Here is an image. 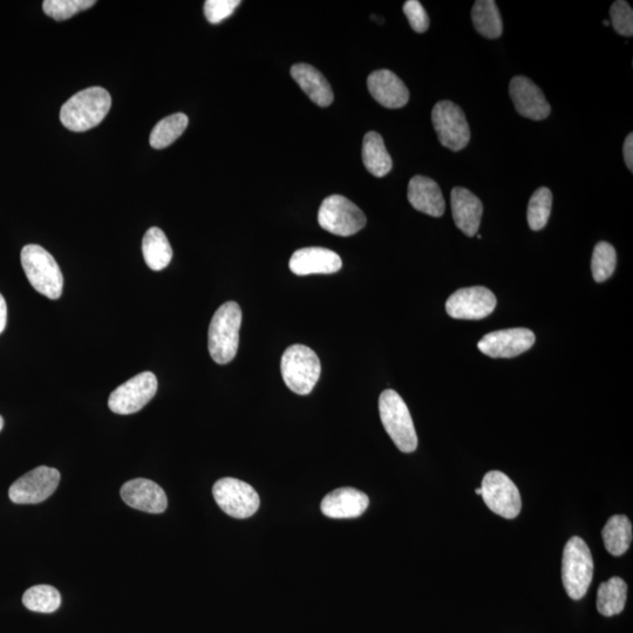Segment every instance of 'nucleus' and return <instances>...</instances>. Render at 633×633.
<instances>
[{"label": "nucleus", "instance_id": "nucleus-1", "mask_svg": "<svg viewBox=\"0 0 633 633\" xmlns=\"http://www.w3.org/2000/svg\"><path fill=\"white\" fill-rule=\"evenodd\" d=\"M111 106V94L105 88H86L73 95L61 107L60 121L72 132H86L101 124Z\"/></svg>", "mask_w": 633, "mask_h": 633}, {"label": "nucleus", "instance_id": "nucleus-2", "mask_svg": "<svg viewBox=\"0 0 633 633\" xmlns=\"http://www.w3.org/2000/svg\"><path fill=\"white\" fill-rule=\"evenodd\" d=\"M242 310L235 302L224 303L211 319L208 333L210 357L216 364L233 362L240 345Z\"/></svg>", "mask_w": 633, "mask_h": 633}, {"label": "nucleus", "instance_id": "nucleus-3", "mask_svg": "<svg viewBox=\"0 0 633 633\" xmlns=\"http://www.w3.org/2000/svg\"><path fill=\"white\" fill-rule=\"evenodd\" d=\"M23 269L33 289L50 299L63 295L64 277L54 257L37 244H29L20 255Z\"/></svg>", "mask_w": 633, "mask_h": 633}, {"label": "nucleus", "instance_id": "nucleus-4", "mask_svg": "<svg viewBox=\"0 0 633 633\" xmlns=\"http://www.w3.org/2000/svg\"><path fill=\"white\" fill-rule=\"evenodd\" d=\"M379 413L387 434L403 453H413L418 447L410 410L396 391L386 390L380 394Z\"/></svg>", "mask_w": 633, "mask_h": 633}, {"label": "nucleus", "instance_id": "nucleus-5", "mask_svg": "<svg viewBox=\"0 0 633 633\" xmlns=\"http://www.w3.org/2000/svg\"><path fill=\"white\" fill-rule=\"evenodd\" d=\"M281 370L285 385L299 396H306L315 389L321 377L322 365L315 351L296 344L285 350Z\"/></svg>", "mask_w": 633, "mask_h": 633}, {"label": "nucleus", "instance_id": "nucleus-6", "mask_svg": "<svg viewBox=\"0 0 633 633\" xmlns=\"http://www.w3.org/2000/svg\"><path fill=\"white\" fill-rule=\"evenodd\" d=\"M594 576V560L588 544L574 536L566 544L562 560V581L571 600H582Z\"/></svg>", "mask_w": 633, "mask_h": 633}, {"label": "nucleus", "instance_id": "nucleus-7", "mask_svg": "<svg viewBox=\"0 0 633 633\" xmlns=\"http://www.w3.org/2000/svg\"><path fill=\"white\" fill-rule=\"evenodd\" d=\"M318 222L324 230L337 236H352L366 226L364 211L342 195L326 197L319 208Z\"/></svg>", "mask_w": 633, "mask_h": 633}, {"label": "nucleus", "instance_id": "nucleus-8", "mask_svg": "<svg viewBox=\"0 0 633 633\" xmlns=\"http://www.w3.org/2000/svg\"><path fill=\"white\" fill-rule=\"evenodd\" d=\"M432 122L440 144L453 152L462 151L471 141L465 112L452 101H440L434 106Z\"/></svg>", "mask_w": 633, "mask_h": 633}, {"label": "nucleus", "instance_id": "nucleus-9", "mask_svg": "<svg viewBox=\"0 0 633 633\" xmlns=\"http://www.w3.org/2000/svg\"><path fill=\"white\" fill-rule=\"evenodd\" d=\"M213 494L217 505L234 519H248L260 508V496L256 490L241 480L221 479L215 483Z\"/></svg>", "mask_w": 633, "mask_h": 633}, {"label": "nucleus", "instance_id": "nucleus-10", "mask_svg": "<svg viewBox=\"0 0 633 633\" xmlns=\"http://www.w3.org/2000/svg\"><path fill=\"white\" fill-rule=\"evenodd\" d=\"M158 392V378L149 371L141 372L115 389L108 407L113 413L127 415L139 412L151 401Z\"/></svg>", "mask_w": 633, "mask_h": 633}, {"label": "nucleus", "instance_id": "nucleus-11", "mask_svg": "<svg viewBox=\"0 0 633 633\" xmlns=\"http://www.w3.org/2000/svg\"><path fill=\"white\" fill-rule=\"evenodd\" d=\"M481 489L483 501L493 513L508 520L515 519L521 513L519 489L506 474L499 471L487 473L482 480Z\"/></svg>", "mask_w": 633, "mask_h": 633}, {"label": "nucleus", "instance_id": "nucleus-12", "mask_svg": "<svg viewBox=\"0 0 633 633\" xmlns=\"http://www.w3.org/2000/svg\"><path fill=\"white\" fill-rule=\"evenodd\" d=\"M60 482L57 469L40 466L19 478L10 487V500L17 505H37L56 492Z\"/></svg>", "mask_w": 633, "mask_h": 633}, {"label": "nucleus", "instance_id": "nucleus-13", "mask_svg": "<svg viewBox=\"0 0 633 633\" xmlns=\"http://www.w3.org/2000/svg\"><path fill=\"white\" fill-rule=\"evenodd\" d=\"M496 303L495 295L487 288H465L448 298L446 311L452 318L476 321L492 315Z\"/></svg>", "mask_w": 633, "mask_h": 633}, {"label": "nucleus", "instance_id": "nucleus-14", "mask_svg": "<svg viewBox=\"0 0 633 633\" xmlns=\"http://www.w3.org/2000/svg\"><path fill=\"white\" fill-rule=\"evenodd\" d=\"M536 337L533 331L523 328L490 332L483 337L479 350L492 358H514L532 349Z\"/></svg>", "mask_w": 633, "mask_h": 633}, {"label": "nucleus", "instance_id": "nucleus-15", "mask_svg": "<svg viewBox=\"0 0 633 633\" xmlns=\"http://www.w3.org/2000/svg\"><path fill=\"white\" fill-rule=\"evenodd\" d=\"M509 94L517 113L522 117L541 121L547 119L551 107L541 88L526 77H515L510 81Z\"/></svg>", "mask_w": 633, "mask_h": 633}, {"label": "nucleus", "instance_id": "nucleus-16", "mask_svg": "<svg viewBox=\"0 0 633 633\" xmlns=\"http://www.w3.org/2000/svg\"><path fill=\"white\" fill-rule=\"evenodd\" d=\"M120 494L127 506L140 510V512L161 514L168 506L165 490L151 480L128 481L122 486Z\"/></svg>", "mask_w": 633, "mask_h": 633}, {"label": "nucleus", "instance_id": "nucleus-17", "mask_svg": "<svg viewBox=\"0 0 633 633\" xmlns=\"http://www.w3.org/2000/svg\"><path fill=\"white\" fill-rule=\"evenodd\" d=\"M289 267L297 276L330 275L343 267L342 258L325 248H303L292 255Z\"/></svg>", "mask_w": 633, "mask_h": 633}, {"label": "nucleus", "instance_id": "nucleus-18", "mask_svg": "<svg viewBox=\"0 0 633 633\" xmlns=\"http://www.w3.org/2000/svg\"><path fill=\"white\" fill-rule=\"evenodd\" d=\"M367 87L374 100L381 106L397 110L407 105L410 91L397 74L389 70H378L370 74Z\"/></svg>", "mask_w": 633, "mask_h": 633}, {"label": "nucleus", "instance_id": "nucleus-19", "mask_svg": "<svg viewBox=\"0 0 633 633\" xmlns=\"http://www.w3.org/2000/svg\"><path fill=\"white\" fill-rule=\"evenodd\" d=\"M369 496L355 488H339L325 496L321 509L330 519H356L369 507Z\"/></svg>", "mask_w": 633, "mask_h": 633}, {"label": "nucleus", "instance_id": "nucleus-20", "mask_svg": "<svg viewBox=\"0 0 633 633\" xmlns=\"http://www.w3.org/2000/svg\"><path fill=\"white\" fill-rule=\"evenodd\" d=\"M451 204L456 227L469 237L478 234L483 213L479 197L466 188L455 187L452 190Z\"/></svg>", "mask_w": 633, "mask_h": 633}, {"label": "nucleus", "instance_id": "nucleus-21", "mask_svg": "<svg viewBox=\"0 0 633 633\" xmlns=\"http://www.w3.org/2000/svg\"><path fill=\"white\" fill-rule=\"evenodd\" d=\"M408 201L414 209L433 217L445 214L446 203L437 182L427 176L417 175L410 181Z\"/></svg>", "mask_w": 633, "mask_h": 633}, {"label": "nucleus", "instance_id": "nucleus-22", "mask_svg": "<svg viewBox=\"0 0 633 633\" xmlns=\"http://www.w3.org/2000/svg\"><path fill=\"white\" fill-rule=\"evenodd\" d=\"M291 76L316 105L328 107L332 104L331 85L317 68L308 64H297L291 67Z\"/></svg>", "mask_w": 633, "mask_h": 633}, {"label": "nucleus", "instance_id": "nucleus-23", "mask_svg": "<svg viewBox=\"0 0 633 633\" xmlns=\"http://www.w3.org/2000/svg\"><path fill=\"white\" fill-rule=\"evenodd\" d=\"M363 162L367 170L376 178H384L393 167V161L387 152L383 136L369 132L363 141Z\"/></svg>", "mask_w": 633, "mask_h": 633}, {"label": "nucleus", "instance_id": "nucleus-24", "mask_svg": "<svg viewBox=\"0 0 633 633\" xmlns=\"http://www.w3.org/2000/svg\"><path fill=\"white\" fill-rule=\"evenodd\" d=\"M142 253L145 261L154 271L166 269L173 258V249L168 238L160 228H151L142 241Z\"/></svg>", "mask_w": 633, "mask_h": 633}, {"label": "nucleus", "instance_id": "nucleus-25", "mask_svg": "<svg viewBox=\"0 0 633 633\" xmlns=\"http://www.w3.org/2000/svg\"><path fill=\"white\" fill-rule=\"evenodd\" d=\"M628 597V585L619 577H612L600 585L597 592V610L604 617L621 614Z\"/></svg>", "mask_w": 633, "mask_h": 633}, {"label": "nucleus", "instance_id": "nucleus-26", "mask_svg": "<svg viewBox=\"0 0 633 633\" xmlns=\"http://www.w3.org/2000/svg\"><path fill=\"white\" fill-rule=\"evenodd\" d=\"M604 546L614 556H622L629 550L632 542V524L628 516L615 515L603 528Z\"/></svg>", "mask_w": 633, "mask_h": 633}, {"label": "nucleus", "instance_id": "nucleus-27", "mask_svg": "<svg viewBox=\"0 0 633 633\" xmlns=\"http://www.w3.org/2000/svg\"><path fill=\"white\" fill-rule=\"evenodd\" d=\"M473 24L481 36L498 39L503 33V23L494 0H478L472 9Z\"/></svg>", "mask_w": 633, "mask_h": 633}, {"label": "nucleus", "instance_id": "nucleus-28", "mask_svg": "<svg viewBox=\"0 0 633 633\" xmlns=\"http://www.w3.org/2000/svg\"><path fill=\"white\" fill-rule=\"evenodd\" d=\"M188 124V117L183 113H176L162 119L153 128L151 138H149L151 146L155 149L169 147L186 131Z\"/></svg>", "mask_w": 633, "mask_h": 633}, {"label": "nucleus", "instance_id": "nucleus-29", "mask_svg": "<svg viewBox=\"0 0 633 633\" xmlns=\"http://www.w3.org/2000/svg\"><path fill=\"white\" fill-rule=\"evenodd\" d=\"M23 604L30 611L52 614L60 608L61 596L59 591L51 585H36V587L26 590Z\"/></svg>", "mask_w": 633, "mask_h": 633}, {"label": "nucleus", "instance_id": "nucleus-30", "mask_svg": "<svg viewBox=\"0 0 633 633\" xmlns=\"http://www.w3.org/2000/svg\"><path fill=\"white\" fill-rule=\"evenodd\" d=\"M553 207V194L547 187L536 190L528 204V224L534 231L542 230L547 226Z\"/></svg>", "mask_w": 633, "mask_h": 633}, {"label": "nucleus", "instance_id": "nucleus-31", "mask_svg": "<svg viewBox=\"0 0 633 633\" xmlns=\"http://www.w3.org/2000/svg\"><path fill=\"white\" fill-rule=\"evenodd\" d=\"M617 264L616 250L608 242H600L592 254V275L597 283L607 281L614 274Z\"/></svg>", "mask_w": 633, "mask_h": 633}, {"label": "nucleus", "instance_id": "nucleus-32", "mask_svg": "<svg viewBox=\"0 0 633 633\" xmlns=\"http://www.w3.org/2000/svg\"><path fill=\"white\" fill-rule=\"evenodd\" d=\"M95 3L97 2L94 0H45L43 9L47 16L63 22L81 11L92 8Z\"/></svg>", "mask_w": 633, "mask_h": 633}, {"label": "nucleus", "instance_id": "nucleus-33", "mask_svg": "<svg viewBox=\"0 0 633 633\" xmlns=\"http://www.w3.org/2000/svg\"><path fill=\"white\" fill-rule=\"evenodd\" d=\"M612 26L623 37L633 36V11L629 3L617 0L610 9Z\"/></svg>", "mask_w": 633, "mask_h": 633}, {"label": "nucleus", "instance_id": "nucleus-34", "mask_svg": "<svg viewBox=\"0 0 633 633\" xmlns=\"http://www.w3.org/2000/svg\"><path fill=\"white\" fill-rule=\"evenodd\" d=\"M241 5L240 0H207L204 3V15L211 24H219L233 15Z\"/></svg>", "mask_w": 633, "mask_h": 633}, {"label": "nucleus", "instance_id": "nucleus-35", "mask_svg": "<svg viewBox=\"0 0 633 633\" xmlns=\"http://www.w3.org/2000/svg\"><path fill=\"white\" fill-rule=\"evenodd\" d=\"M403 10L415 32L424 33L428 30L430 17H428L424 6L418 0H407Z\"/></svg>", "mask_w": 633, "mask_h": 633}, {"label": "nucleus", "instance_id": "nucleus-36", "mask_svg": "<svg viewBox=\"0 0 633 633\" xmlns=\"http://www.w3.org/2000/svg\"><path fill=\"white\" fill-rule=\"evenodd\" d=\"M623 153H624V160L626 163V167H628L630 172H632L633 170V134L632 133L626 136L624 147H623Z\"/></svg>", "mask_w": 633, "mask_h": 633}, {"label": "nucleus", "instance_id": "nucleus-37", "mask_svg": "<svg viewBox=\"0 0 633 633\" xmlns=\"http://www.w3.org/2000/svg\"><path fill=\"white\" fill-rule=\"evenodd\" d=\"M6 321H8V306L2 294H0V333L6 328Z\"/></svg>", "mask_w": 633, "mask_h": 633}, {"label": "nucleus", "instance_id": "nucleus-38", "mask_svg": "<svg viewBox=\"0 0 633 633\" xmlns=\"http://www.w3.org/2000/svg\"><path fill=\"white\" fill-rule=\"evenodd\" d=\"M4 427V419L2 418V415H0V431L3 430Z\"/></svg>", "mask_w": 633, "mask_h": 633}, {"label": "nucleus", "instance_id": "nucleus-39", "mask_svg": "<svg viewBox=\"0 0 633 633\" xmlns=\"http://www.w3.org/2000/svg\"><path fill=\"white\" fill-rule=\"evenodd\" d=\"M475 493H476V494H478V495H482V489H481V487H480V488H478V489H475Z\"/></svg>", "mask_w": 633, "mask_h": 633}, {"label": "nucleus", "instance_id": "nucleus-40", "mask_svg": "<svg viewBox=\"0 0 633 633\" xmlns=\"http://www.w3.org/2000/svg\"><path fill=\"white\" fill-rule=\"evenodd\" d=\"M604 25H605V26H609V22H608V20H604Z\"/></svg>", "mask_w": 633, "mask_h": 633}]
</instances>
